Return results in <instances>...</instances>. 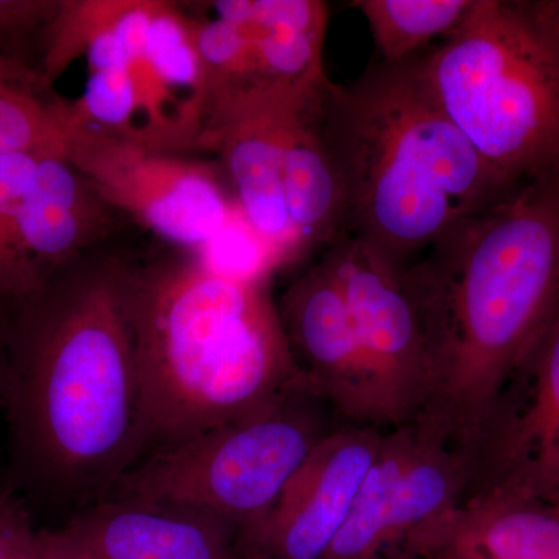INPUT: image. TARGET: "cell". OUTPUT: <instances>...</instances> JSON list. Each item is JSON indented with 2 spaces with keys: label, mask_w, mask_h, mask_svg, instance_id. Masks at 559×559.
Returning <instances> with one entry per match:
<instances>
[{
  "label": "cell",
  "mask_w": 559,
  "mask_h": 559,
  "mask_svg": "<svg viewBox=\"0 0 559 559\" xmlns=\"http://www.w3.org/2000/svg\"><path fill=\"white\" fill-rule=\"evenodd\" d=\"M47 559H242L237 538L190 511L103 499L47 532Z\"/></svg>",
  "instance_id": "9a60e30c"
},
{
  "label": "cell",
  "mask_w": 559,
  "mask_h": 559,
  "mask_svg": "<svg viewBox=\"0 0 559 559\" xmlns=\"http://www.w3.org/2000/svg\"><path fill=\"white\" fill-rule=\"evenodd\" d=\"M323 86L294 109L285 139L286 201L304 257L330 248L345 234L347 223L340 171L320 128Z\"/></svg>",
  "instance_id": "ac0fdd59"
},
{
  "label": "cell",
  "mask_w": 559,
  "mask_h": 559,
  "mask_svg": "<svg viewBox=\"0 0 559 559\" xmlns=\"http://www.w3.org/2000/svg\"><path fill=\"white\" fill-rule=\"evenodd\" d=\"M310 95L238 98L215 110L205 128L204 145L218 151L242 219L277 270L304 259L286 201L285 139L294 109Z\"/></svg>",
  "instance_id": "5bb4252c"
},
{
  "label": "cell",
  "mask_w": 559,
  "mask_h": 559,
  "mask_svg": "<svg viewBox=\"0 0 559 559\" xmlns=\"http://www.w3.org/2000/svg\"><path fill=\"white\" fill-rule=\"evenodd\" d=\"M430 255L447 297L448 353L418 419L473 457L559 299V167L522 183Z\"/></svg>",
  "instance_id": "277c9868"
},
{
  "label": "cell",
  "mask_w": 559,
  "mask_h": 559,
  "mask_svg": "<svg viewBox=\"0 0 559 559\" xmlns=\"http://www.w3.org/2000/svg\"><path fill=\"white\" fill-rule=\"evenodd\" d=\"M318 109L347 202L344 235L395 263L429 255L522 186L452 123L418 58L374 60L348 86L326 81Z\"/></svg>",
  "instance_id": "7a4b0ae2"
},
{
  "label": "cell",
  "mask_w": 559,
  "mask_h": 559,
  "mask_svg": "<svg viewBox=\"0 0 559 559\" xmlns=\"http://www.w3.org/2000/svg\"><path fill=\"white\" fill-rule=\"evenodd\" d=\"M135 334L142 460L245 417L304 380L270 280L235 277L186 250L139 264Z\"/></svg>",
  "instance_id": "3957f363"
},
{
  "label": "cell",
  "mask_w": 559,
  "mask_h": 559,
  "mask_svg": "<svg viewBox=\"0 0 559 559\" xmlns=\"http://www.w3.org/2000/svg\"><path fill=\"white\" fill-rule=\"evenodd\" d=\"M120 0H61L44 39L39 75L49 86L73 61L86 55L91 40L105 27Z\"/></svg>",
  "instance_id": "603a6c76"
},
{
  "label": "cell",
  "mask_w": 559,
  "mask_h": 559,
  "mask_svg": "<svg viewBox=\"0 0 559 559\" xmlns=\"http://www.w3.org/2000/svg\"><path fill=\"white\" fill-rule=\"evenodd\" d=\"M66 159L121 216L159 240L200 252L234 224V202L204 162L66 119Z\"/></svg>",
  "instance_id": "ba28073f"
},
{
  "label": "cell",
  "mask_w": 559,
  "mask_h": 559,
  "mask_svg": "<svg viewBox=\"0 0 559 559\" xmlns=\"http://www.w3.org/2000/svg\"><path fill=\"white\" fill-rule=\"evenodd\" d=\"M536 10L559 31V0H533Z\"/></svg>",
  "instance_id": "83f0119b"
},
{
  "label": "cell",
  "mask_w": 559,
  "mask_h": 559,
  "mask_svg": "<svg viewBox=\"0 0 559 559\" xmlns=\"http://www.w3.org/2000/svg\"><path fill=\"white\" fill-rule=\"evenodd\" d=\"M466 496L509 488L559 500V299L496 404Z\"/></svg>",
  "instance_id": "8fae6325"
},
{
  "label": "cell",
  "mask_w": 559,
  "mask_h": 559,
  "mask_svg": "<svg viewBox=\"0 0 559 559\" xmlns=\"http://www.w3.org/2000/svg\"><path fill=\"white\" fill-rule=\"evenodd\" d=\"M47 528H38L16 491L0 487V559H46Z\"/></svg>",
  "instance_id": "d4e9b609"
},
{
  "label": "cell",
  "mask_w": 559,
  "mask_h": 559,
  "mask_svg": "<svg viewBox=\"0 0 559 559\" xmlns=\"http://www.w3.org/2000/svg\"><path fill=\"white\" fill-rule=\"evenodd\" d=\"M476 0H356L349 7L369 24L377 60L400 64L421 57L423 47L447 39L473 10Z\"/></svg>",
  "instance_id": "ffe728a7"
},
{
  "label": "cell",
  "mask_w": 559,
  "mask_h": 559,
  "mask_svg": "<svg viewBox=\"0 0 559 559\" xmlns=\"http://www.w3.org/2000/svg\"><path fill=\"white\" fill-rule=\"evenodd\" d=\"M66 119L142 142V108L130 70L90 72L84 94L66 102Z\"/></svg>",
  "instance_id": "7402d4cb"
},
{
  "label": "cell",
  "mask_w": 559,
  "mask_h": 559,
  "mask_svg": "<svg viewBox=\"0 0 559 559\" xmlns=\"http://www.w3.org/2000/svg\"><path fill=\"white\" fill-rule=\"evenodd\" d=\"M221 20L245 24L255 44L261 80L271 94L301 97L329 76L323 66L330 7L322 0H219Z\"/></svg>",
  "instance_id": "e0dca14e"
},
{
  "label": "cell",
  "mask_w": 559,
  "mask_h": 559,
  "mask_svg": "<svg viewBox=\"0 0 559 559\" xmlns=\"http://www.w3.org/2000/svg\"><path fill=\"white\" fill-rule=\"evenodd\" d=\"M17 84H44V86H47L35 70L25 68L20 62L0 57V91L17 86Z\"/></svg>",
  "instance_id": "4316f807"
},
{
  "label": "cell",
  "mask_w": 559,
  "mask_h": 559,
  "mask_svg": "<svg viewBox=\"0 0 559 559\" xmlns=\"http://www.w3.org/2000/svg\"><path fill=\"white\" fill-rule=\"evenodd\" d=\"M473 457L428 423L385 433L347 522L323 559H381L455 509L473 480Z\"/></svg>",
  "instance_id": "9c48e42d"
},
{
  "label": "cell",
  "mask_w": 559,
  "mask_h": 559,
  "mask_svg": "<svg viewBox=\"0 0 559 559\" xmlns=\"http://www.w3.org/2000/svg\"><path fill=\"white\" fill-rule=\"evenodd\" d=\"M389 429L347 425L322 441L270 513L238 539L242 559H323Z\"/></svg>",
  "instance_id": "7c38bea8"
},
{
  "label": "cell",
  "mask_w": 559,
  "mask_h": 559,
  "mask_svg": "<svg viewBox=\"0 0 559 559\" xmlns=\"http://www.w3.org/2000/svg\"><path fill=\"white\" fill-rule=\"evenodd\" d=\"M121 215L66 159L47 151L0 235V305L35 293L58 271L98 249Z\"/></svg>",
  "instance_id": "30bf717a"
},
{
  "label": "cell",
  "mask_w": 559,
  "mask_h": 559,
  "mask_svg": "<svg viewBox=\"0 0 559 559\" xmlns=\"http://www.w3.org/2000/svg\"><path fill=\"white\" fill-rule=\"evenodd\" d=\"M347 425L300 380L266 406L142 460L103 499L190 511L223 525L238 543L270 513L312 451Z\"/></svg>",
  "instance_id": "8992f818"
},
{
  "label": "cell",
  "mask_w": 559,
  "mask_h": 559,
  "mask_svg": "<svg viewBox=\"0 0 559 559\" xmlns=\"http://www.w3.org/2000/svg\"><path fill=\"white\" fill-rule=\"evenodd\" d=\"M139 264L95 249L2 305L0 409L14 491L76 513L142 460Z\"/></svg>",
  "instance_id": "6da1fadb"
},
{
  "label": "cell",
  "mask_w": 559,
  "mask_h": 559,
  "mask_svg": "<svg viewBox=\"0 0 559 559\" xmlns=\"http://www.w3.org/2000/svg\"><path fill=\"white\" fill-rule=\"evenodd\" d=\"M423 83L481 156L516 182L559 167V31L533 0H476L418 57Z\"/></svg>",
  "instance_id": "5b68a950"
},
{
  "label": "cell",
  "mask_w": 559,
  "mask_h": 559,
  "mask_svg": "<svg viewBox=\"0 0 559 559\" xmlns=\"http://www.w3.org/2000/svg\"><path fill=\"white\" fill-rule=\"evenodd\" d=\"M322 261L347 301L389 428L415 421L436 395L447 362V297L436 260L395 263L344 235Z\"/></svg>",
  "instance_id": "52a82bcc"
},
{
  "label": "cell",
  "mask_w": 559,
  "mask_h": 559,
  "mask_svg": "<svg viewBox=\"0 0 559 559\" xmlns=\"http://www.w3.org/2000/svg\"><path fill=\"white\" fill-rule=\"evenodd\" d=\"M50 150L53 148L0 157V235L5 231L11 216L31 187L40 157Z\"/></svg>",
  "instance_id": "484cf974"
},
{
  "label": "cell",
  "mask_w": 559,
  "mask_h": 559,
  "mask_svg": "<svg viewBox=\"0 0 559 559\" xmlns=\"http://www.w3.org/2000/svg\"><path fill=\"white\" fill-rule=\"evenodd\" d=\"M2 377H3V312L0 307V393H2Z\"/></svg>",
  "instance_id": "f1b7e54d"
},
{
  "label": "cell",
  "mask_w": 559,
  "mask_h": 559,
  "mask_svg": "<svg viewBox=\"0 0 559 559\" xmlns=\"http://www.w3.org/2000/svg\"><path fill=\"white\" fill-rule=\"evenodd\" d=\"M44 84L0 91V157L62 146L66 102Z\"/></svg>",
  "instance_id": "44dd1931"
},
{
  "label": "cell",
  "mask_w": 559,
  "mask_h": 559,
  "mask_svg": "<svg viewBox=\"0 0 559 559\" xmlns=\"http://www.w3.org/2000/svg\"><path fill=\"white\" fill-rule=\"evenodd\" d=\"M61 0H0V57L39 72L44 39Z\"/></svg>",
  "instance_id": "cb8c5ba5"
},
{
  "label": "cell",
  "mask_w": 559,
  "mask_h": 559,
  "mask_svg": "<svg viewBox=\"0 0 559 559\" xmlns=\"http://www.w3.org/2000/svg\"><path fill=\"white\" fill-rule=\"evenodd\" d=\"M146 76L168 102L193 146L204 145V70L191 16L171 2L151 0L148 36L142 50Z\"/></svg>",
  "instance_id": "d6986e66"
},
{
  "label": "cell",
  "mask_w": 559,
  "mask_h": 559,
  "mask_svg": "<svg viewBox=\"0 0 559 559\" xmlns=\"http://www.w3.org/2000/svg\"><path fill=\"white\" fill-rule=\"evenodd\" d=\"M417 559H559V500L509 488L466 496L388 555Z\"/></svg>",
  "instance_id": "2e32d148"
},
{
  "label": "cell",
  "mask_w": 559,
  "mask_h": 559,
  "mask_svg": "<svg viewBox=\"0 0 559 559\" xmlns=\"http://www.w3.org/2000/svg\"><path fill=\"white\" fill-rule=\"evenodd\" d=\"M381 559H417V558L406 557V555L393 554V555H385V557L381 558Z\"/></svg>",
  "instance_id": "f546056e"
},
{
  "label": "cell",
  "mask_w": 559,
  "mask_h": 559,
  "mask_svg": "<svg viewBox=\"0 0 559 559\" xmlns=\"http://www.w3.org/2000/svg\"><path fill=\"white\" fill-rule=\"evenodd\" d=\"M290 355L304 380L353 425L389 428L380 389L344 294L322 260L277 301Z\"/></svg>",
  "instance_id": "4fadbf2b"
}]
</instances>
